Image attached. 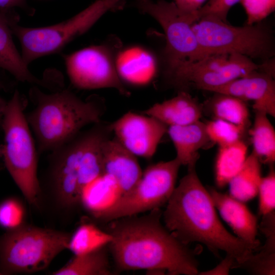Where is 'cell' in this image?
<instances>
[{
	"label": "cell",
	"instance_id": "1",
	"mask_svg": "<svg viewBox=\"0 0 275 275\" xmlns=\"http://www.w3.org/2000/svg\"><path fill=\"white\" fill-rule=\"evenodd\" d=\"M150 212L109 222L107 231L112 239L107 246L116 268L146 270L153 274H198L196 256L200 248L192 250L172 235L161 222L160 208Z\"/></svg>",
	"mask_w": 275,
	"mask_h": 275
},
{
	"label": "cell",
	"instance_id": "2",
	"mask_svg": "<svg viewBox=\"0 0 275 275\" xmlns=\"http://www.w3.org/2000/svg\"><path fill=\"white\" fill-rule=\"evenodd\" d=\"M162 213L164 225L185 244L199 242L215 255L225 252L235 260L234 268L260 246L249 244L229 233L219 221L210 194L199 179L196 166L187 168Z\"/></svg>",
	"mask_w": 275,
	"mask_h": 275
},
{
	"label": "cell",
	"instance_id": "3",
	"mask_svg": "<svg viewBox=\"0 0 275 275\" xmlns=\"http://www.w3.org/2000/svg\"><path fill=\"white\" fill-rule=\"evenodd\" d=\"M29 94L35 107L26 118L40 154L53 151L87 125L100 122L105 112L104 101L97 95L82 100L68 89L45 93L36 86Z\"/></svg>",
	"mask_w": 275,
	"mask_h": 275
},
{
	"label": "cell",
	"instance_id": "4",
	"mask_svg": "<svg viewBox=\"0 0 275 275\" xmlns=\"http://www.w3.org/2000/svg\"><path fill=\"white\" fill-rule=\"evenodd\" d=\"M24 100L18 90L7 102L1 126L4 134L2 147L6 167L25 198L36 205L40 194L37 176L38 151L24 113Z\"/></svg>",
	"mask_w": 275,
	"mask_h": 275
},
{
	"label": "cell",
	"instance_id": "5",
	"mask_svg": "<svg viewBox=\"0 0 275 275\" xmlns=\"http://www.w3.org/2000/svg\"><path fill=\"white\" fill-rule=\"evenodd\" d=\"M191 27L204 57L215 53H238L265 61L274 55L273 31L262 21L235 26L214 15H206Z\"/></svg>",
	"mask_w": 275,
	"mask_h": 275
},
{
	"label": "cell",
	"instance_id": "6",
	"mask_svg": "<svg viewBox=\"0 0 275 275\" xmlns=\"http://www.w3.org/2000/svg\"><path fill=\"white\" fill-rule=\"evenodd\" d=\"M71 236L54 230L22 226L0 238V269L4 273H33L43 270L68 249Z\"/></svg>",
	"mask_w": 275,
	"mask_h": 275
},
{
	"label": "cell",
	"instance_id": "7",
	"mask_svg": "<svg viewBox=\"0 0 275 275\" xmlns=\"http://www.w3.org/2000/svg\"><path fill=\"white\" fill-rule=\"evenodd\" d=\"M119 2L96 0L71 18L58 23L43 27L28 28L14 21L11 26L18 39L21 56L29 65L34 60L60 52L69 43L90 30L107 11Z\"/></svg>",
	"mask_w": 275,
	"mask_h": 275
},
{
	"label": "cell",
	"instance_id": "8",
	"mask_svg": "<svg viewBox=\"0 0 275 275\" xmlns=\"http://www.w3.org/2000/svg\"><path fill=\"white\" fill-rule=\"evenodd\" d=\"M181 166L176 157L149 166L131 189L105 207L93 211L94 216L109 223L160 208L167 204L176 187Z\"/></svg>",
	"mask_w": 275,
	"mask_h": 275
},
{
	"label": "cell",
	"instance_id": "9",
	"mask_svg": "<svg viewBox=\"0 0 275 275\" xmlns=\"http://www.w3.org/2000/svg\"><path fill=\"white\" fill-rule=\"evenodd\" d=\"M143 12L154 18L164 33L166 45L159 59L163 76L181 65L204 58L191 25L193 14L180 11L173 2L158 0L139 2Z\"/></svg>",
	"mask_w": 275,
	"mask_h": 275
},
{
	"label": "cell",
	"instance_id": "10",
	"mask_svg": "<svg viewBox=\"0 0 275 275\" xmlns=\"http://www.w3.org/2000/svg\"><path fill=\"white\" fill-rule=\"evenodd\" d=\"M121 44L117 38L112 37L105 43L64 56L72 86L80 90L112 88L129 96L130 92L120 80L115 67V54Z\"/></svg>",
	"mask_w": 275,
	"mask_h": 275
},
{
	"label": "cell",
	"instance_id": "11",
	"mask_svg": "<svg viewBox=\"0 0 275 275\" xmlns=\"http://www.w3.org/2000/svg\"><path fill=\"white\" fill-rule=\"evenodd\" d=\"M87 138V130L81 131L51 151L49 155L48 182L59 203L65 208H71L81 201L78 180Z\"/></svg>",
	"mask_w": 275,
	"mask_h": 275
},
{
	"label": "cell",
	"instance_id": "12",
	"mask_svg": "<svg viewBox=\"0 0 275 275\" xmlns=\"http://www.w3.org/2000/svg\"><path fill=\"white\" fill-rule=\"evenodd\" d=\"M114 137L136 157L146 159L155 154L168 126L157 119L129 111L111 123Z\"/></svg>",
	"mask_w": 275,
	"mask_h": 275
},
{
	"label": "cell",
	"instance_id": "13",
	"mask_svg": "<svg viewBox=\"0 0 275 275\" xmlns=\"http://www.w3.org/2000/svg\"><path fill=\"white\" fill-rule=\"evenodd\" d=\"M115 64L123 84L135 87L149 85L157 75L160 64L154 51L135 44H121L116 52Z\"/></svg>",
	"mask_w": 275,
	"mask_h": 275
},
{
	"label": "cell",
	"instance_id": "14",
	"mask_svg": "<svg viewBox=\"0 0 275 275\" xmlns=\"http://www.w3.org/2000/svg\"><path fill=\"white\" fill-rule=\"evenodd\" d=\"M274 75L262 70L254 71L242 77L209 91L230 95L244 101L253 102L254 112L275 117Z\"/></svg>",
	"mask_w": 275,
	"mask_h": 275
},
{
	"label": "cell",
	"instance_id": "15",
	"mask_svg": "<svg viewBox=\"0 0 275 275\" xmlns=\"http://www.w3.org/2000/svg\"><path fill=\"white\" fill-rule=\"evenodd\" d=\"M103 168V176L114 182L118 190V196L131 189L139 181L143 173L136 156L115 137H111L104 144Z\"/></svg>",
	"mask_w": 275,
	"mask_h": 275
},
{
	"label": "cell",
	"instance_id": "16",
	"mask_svg": "<svg viewBox=\"0 0 275 275\" xmlns=\"http://www.w3.org/2000/svg\"><path fill=\"white\" fill-rule=\"evenodd\" d=\"M207 189L215 208L237 237L249 244L260 246V242L256 238L259 228L257 217L244 202L214 187Z\"/></svg>",
	"mask_w": 275,
	"mask_h": 275
},
{
	"label": "cell",
	"instance_id": "17",
	"mask_svg": "<svg viewBox=\"0 0 275 275\" xmlns=\"http://www.w3.org/2000/svg\"><path fill=\"white\" fill-rule=\"evenodd\" d=\"M14 20H18V17L10 15L8 12L0 11V68L20 81L46 88H53V84L39 79L32 73L17 49L11 26Z\"/></svg>",
	"mask_w": 275,
	"mask_h": 275
},
{
	"label": "cell",
	"instance_id": "18",
	"mask_svg": "<svg viewBox=\"0 0 275 275\" xmlns=\"http://www.w3.org/2000/svg\"><path fill=\"white\" fill-rule=\"evenodd\" d=\"M264 64H256L252 59L238 53H231L228 61L215 69L189 77L182 91L194 87L209 91L212 88L224 85L251 72L263 70Z\"/></svg>",
	"mask_w": 275,
	"mask_h": 275
},
{
	"label": "cell",
	"instance_id": "19",
	"mask_svg": "<svg viewBox=\"0 0 275 275\" xmlns=\"http://www.w3.org/2000/svg\"><path fill=\"white\" fill-rule=\"evenodd\" d=\"M168 126H181L200 120L203 105L187 91H179L175 97L154 104L143 112Z\"/></svg>",
	"mask_w": 275,
	"mask_h": 275
},
{
	"label": "cell",
	"instance_id": "20",
	"mask_svg": "<svg viewBox=\"0 0 275 275\" xmlns=\"http://www.w3.org/2000/svg\"><path fill=\"white\" fill-rule=\"evenodd\" d=\"M167 133L176 150V158L181 165L196 166L198 151L213 144L206 131L205 123L199 120L181 126H168Z\"/></svg>",
	"mask_w": 275,
	"mask_h": 275
},
{
	"label": "cell",
	"instance_id": "21",
	"mask_svg": "<svg viewBox=\"0 0 275 275\" xmlns=\"http://www.w3.org/2000/svg\"><path fill=\"white\" fill-rule=\"evenodd\" d=\"M259 228L265 236L264 245L260 252L252 254L237 268L245 269L253 274L274 275L275 274V212L262 216Z\"/></svg>",
	"mask_w": 275,
	"mask_h": 275
},
{
	"label": "cell",
	"instance_id": "22",
	"mask_svg": "<svg viewBox=\"0 0 275 275\" xmlns=\"http://www.w3.org/2000/svg\"><path fill=\"white\" fill-rule=\"evenodd\" d=\"M203 105L213 117L223 120L249 130L250 125V113L246 101L236 97L215 93Z\"/></svg>",
	"mask_w": 275,
	"mask_h": 275
},
{
	"label": "cell",
	"instance_id": "23",
	"mask_svg": "<svg viewBox=\"0 0 275 275\" xmlns=\"http://www.w3.org/2000/svg\"><path fill=\"white\" fill-rule=\"evenodd\" d=\"M248 147L241 140L219 146L215 163V182L218 188L226 186L238 172L247 157Z\"/></svg>",
	"mask_w": 275,
	"mask_h": 275
},
{
	"label": "cell",
	"instance_id": "24",
	"mask_svg": "<svg viewBox=\"0 0 275 275\" xmlns=\"http://www.w3.org/2000/svg\"><path fill=\"white\" fill-rule=\"evenodd\" d=\"M261 164L253 153L248 156L240 170L228 184L229 195L244 203L254 199L257 195L262 177Z\"/></svg>",
	"mask_w": 275,
	"mask_h": 275
},
{
	"label": "cell",
	"instance_id": "25",
	"mask_svg": "<svg viewBox=\"0 0 275 275\" xmlns=\"http://www.w3.org/2000/svg\"><path fill=\"white\" fill-rule=\"evenodd\" d=\"M107 245L93 251L75 255L63 267L53 272L54 275H111Z\"/></svg>",
	"mask_w": 275,
	"mask_h": 275
},
{
	"label": "cell",
	"instance_id": "26",
	"mask_svg": "<svg viewBox=\"0 0 275 275\" xmlns=\"http://www.w3.org/2000/svg\"><path fill=\"white\" fill-rule=\"evenodd\" d=\"M255 113L253 125L248 130L253 147L252 153L261 163L272 165L275 161V130L266 114Z\"/></svg>",
	"mask_w": 275,
	"mask_h": 275
},
{
	"label": "cell",
	"instance_id": "27",
	"mask_svg": "<svg viewBox=\"0 0 275 275\" xmlns=\"http://www.w3.org/2000/svg\"><path fill=\"white\" fill-rule=\"evenodd\" d=\"M112 239V235L91 224L79 226L71 236L68 249L74 255L84 254L108 245Z\"/></svg>",
	"mask_w": 275,
	"mask_h": 275
},
{
	"label": "cell",
	"instance_id": "28",
	"mask_svg": "<svg viewBox=\"0 0 275 275\" xmlns=\"http://www.w3.org/2000/svg\"><path fill=\"white\" fill-rule=\"evenodd\" d=\"M205 124L209 139L213 144H217L219 146L243 140L242 138L248 131L238 125L221 119H213Z\"/></svg>",
	"mask_w": 275,
	"mask_h": 275
},
{
	"label": "cell",
	"instance_id": "29",
	"mask_svg": "<svg viewBox=\"0 0 275 275\" xmlns=\"http://www.w3.org/2000/svg\"><path fill=\"white\" fill-rule=\"evenodd\" d=\"M257 195L259 215L264 216L274 211L275 172L272 168L266 176L262 177Z\"/></svg>",
	"mask_w": 275,
	"mask_h": 275
},
{
	"label": "cell",
	"instance_id": "30",
	"mask_svg": "<svg viewBox=\"0 0 275 275\" xmlns=\"http://www.w3.org/2000/svg\"><path fill=\"white\" fill-rule=\"evenodd\" d=\"M240 3L246 14L248 25L262 21L275 9V0H240Z\"/></svg>",
	"mask_w": 275,
	"mask_h": 275
},
{
	"label": "cell",
	"instance_id": "31",
	"mask_svg": "<svg viewBox=\"0 0 275 275\" xmlns=\"http://www.w3.org/2000/svg\"><path fill=\"white\" fill-rule=\"evenodd\" d=\"M24 211L16 200L10 199L0 204V225L9 230L17 228L22 223Z\"/></svg>",
	"mask_w": 275,
	"mask_h": 275
},
{
	"label": "cell",
	"instance_id": "32",
	"mask_svg": "<svg viewBox=\"0 0 275 275\" xmlns=\"http://www.w3.org/2000/svg\"><path fill=\"white\" fill-rule=\"evenodd\" d=\"M240 0H209L195 14L198 21L206 15H214L224 21H227V16L231 8Z\"/></svg>",
	"mask_w": 275,
	"mask_h": 275
},
{
	"label": "cell",
	"instance_id": "33",
	"mask_svg": "<svg viewBox=\"0 0 275 275\" xmlns=\"http://www.w3.org/2000/svg\"><path fill=\"white\" fill-rule=\"evenodd\" d=\"M235 260L233 257L227 255L225 259L214 268L199 272L203 275L228 274L231 269L234 268Z\"/></svg>",
	"mask_w": 275,
	"mask_h": 275
},
{
	"label": "cell",
	"instance_id": "34",
	"mask_svg": "<svg viewBox=\"0 0 275 275\" xmlns=\"http://www.w3.org/2000/svg\"><path fill=\"white\" fill-rule=\"evenodd\" d=\"M207 0H174L173 3L181 12L186 14L196 13Z\"/></svg>",
	"mask_w": 275,
	"mask_h": 275
},
{
	"label": "cell",
	"instance_id": "35",
	"mask_svg": "<svg viewBox=\"0 0 275 275\" xmlns=\"http://www.w3.org/2000/svg\"><path fill=\"white\" fill-rule=\"evenodd\" d=\"M26 0H0V11L8 12L15 7L25 6Z\"/></svg>",
	"mask_w": 275,
	"mask_h": 275
},
{
	"label": "cell",
	"instance_id": "36",
	"mask_svg": "<svg viewBox=\"0 0 275 275\" xmlns=\"http://www.w3.org/2000/svg\"><path fill=\"white\" fill-rule=\"evenodd\" d=\"M4 88L3 84L0 81V92ZM7 101H6L1 95L0 94V126L1 125L2 121L3 119V115L6 109V107L7 104Z\"/></svg>",
	"mask_w": 275,
	"mask_h": 275
},
{
	"label": "cell",
	"instance_id": "37",
	"mask_svg": "<svg viewBox=\"0 0 275 275\" xmlns=\"http://www.w3.org/2000/svg\"><path fill=\"white\" fill-rule=\"evenodd\" d=\"M114 1H116L118 2H119L121 0H114ZM150 0H138V2H148Z\"/></svg>",
	"mask_w": 275,
	"mask_h": 275
},
{
	"label": "cell",
	"instance_id": "38",
	"mask_svg": "<svg viewBox=\"0 0 275 275\" xmlns=\"http://www.w3.org/2000/svg\"><path fill=\"white\" fill-rule=\"evenodd\" d=\"M2 155V147H0V156Z\"/></svg>",
	"mask_w": 275,
	"mask_h": 275
}]
</instances>
